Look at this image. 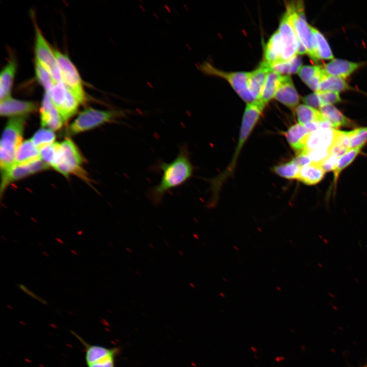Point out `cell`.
I'll list each match as a JSON object with an SVG mask.
<instances>
[{
	"label": "cell",
	"mask_w": 367,
	"mask_h": 367,
	"mask_svg": "<svg viewBox=\"0 0 367 367\" xmlns=\"http://www.w3.org/2000/svg\"><path fill=\"white\" fill-rule=\"evenodd\" d=\"M156 168L162 173L161 180L148 192V197L155 204L160 203L168 192L188 181L195 170L186 144L179 146L178 153L172 161L161 162Z\"/></svg>",
	"instance_id": "cell-1"
},
{
	"label": "cell",
	"mask_w": 367,
	"mask_h": 367,
	"mask_svg": "<svg viewBox=\"0 0 367 367\" xmlns=\"http://www.w3.org/2000/svg\"><path fill=\"white\" fill-rule=\"evenodd\" d=\"M25 118H11L4 127L0 142L1 172L7 170L15 163L17 151L23 142Z\"/></svg>",
	"instance_id": "cell-2"
},
{
	"label": "cell",
	"mask_w": 367,
	"mask_h": 367,
	"mask_svg": "<svg viewBox=\"0 0 367 367\" xmlns=\"http://www.w3.org/2000/svg\"><path fill=\"white\" fill-rule=\"evenodd\" d=\"M127 110H99L88 108L81 112L69 127L71 135L77 134L126 116Z\"/></svg>",
	"instance_id": "cell-3"
},
{
	"label": "cell",
	"mask_w": 367,
	"mask_h": 367,
	"mask_svg": "<svg viewBox=\"0 0 367 367\" xmlns=\"http://www.w3.org/2000/svg\"><path fill=\"white\" fill-rule=\"evenodd\" d=\"M286 12L298 39L305 47L307 54L314 62L318 61L314 50L313 36L310 25L306 21L304 5L301 1L286 2Z\"/></svg>",
	"instance_id": "cell-4"
},
{
	"label": "cell",
	"mask_w": 367,
	"mask_h": 367,
	"mask_svg": "<svg viewBox=\"0 0 367 367\" xmlns=\"http://www.w3.org/2000/svg\"><path fill=\"white\" fill-rule=\"evenodd\" d=\"M198 68L205 74L225 79L247 103L257 100L248 88L249 72H225L216 68L207 62L199 65Z\"/></svg>",
	"instance_id": "cell-5"
},
{
	"label": "cell",
	"mask_w": 367,
	"mask_h": 367,
	"mask_svg": "<svg viewBox=\"0 0 367 367\" xmlns=\"http://www.w3.org/2000/svg\"><path fill=\"white\" fill-rule=\"evenodd\" d=\"M54 51L60 68L62 82L80 104H84L86 101V96L82 80L77 69L66 54L56 49H54Z\"/></svg>",
	"instance_id": "cell-6"
},
{
	"label": "cell",
	"mask_w": 367,
	"mask_h": 367,
	"mask_svg": "<svg viewBox=\"0 0 367 367\" xmlns=\"http://www.w3.org/2000/svg\"><path fill=\"white\" fill-rule=\"evenodd\" d=\"M61 144L60 156L54 169L66 177L74 174L86 179V172L82 167L83 159L75 144L71 140L66 139Z\"/></svg>",
	"instance_id": "cell-7"
},
{
	"label": "cell",
	"mask_w": 367,
	"mask_h": 367,
	"mask_svg": "<svg viewBox=\"0 0 367 367\" xmlns=\"http://www.w3.org/2000/svg\"><path fill=\"white\" fill-rule=\"evenodd\" d=\"M71 332L85 349L87 367H116V359L121 351L120 347L109 348L98 345L89 344L75 332Z\"/></svg>",
	"instance_id": "cell-8"
},
{
	"label": "cell",
	"mask_w": 367,
	"mask_h": 367,
	"mask_svg": "<svg viewBox=\"0 0 367 367\" xmlns=\"http://www.w3.org/2000/svg\"><path fill=\"white\" fill-rule=\"evenodd\" d=\"M35 60L51 75L56 83L62 82L54 49L51 48L38 25L35 23Z\"/></svg>",
	"instance_id": "cell-9"
},
{
	"label": "cell",
	"mask_w": 367,
	"mask_h": 367,
	"mask_svg": "<svg viewBox=\"0 0 367 367\" xmlns=\"http://www.w3.org/2000/svg\"><path fill=\"white\" fill-rule=\"evenodd\" d=\"M48 92L64 122L76 113L80 103L62 82L55 83Z\"/></svg>",
	"instance_id": "cell-10"
},
{
	"label": "cell",
	"mask_w": 367,
	"mask_h": 367,
	"mask_svg": "<svg viewBox=\"0 0 367 367\" xmlns=\"http://www.w3.org/2000/svg\"><path fill=\"white\" fill-rule=\"evenodd\" d=\"M266 105L259 99L247 103L242 121L237 148L229 169L232 170L240 150L259 119Z\"/></svg>",
	"instance_id": "cell-11"
},
{
	"label": "cell",
	"mask_w": 367,
	"mask_h": 367,
	"mask_svg": "<svg viewBox=\"0 0 367 367\" xmlns=\"http://www.w3.org/2000/svg\"><path fill=\"white\" fill-rule=\"evenodd\" d=\"M49 167L40 159L28 163L13 165L7 170L1 172V195L11 182L38 172L46 170Z\"/></svg>",
	"instance_id": "cell-12"
},
{
	"label": "cell",
	"mask_w": 367,
	"mask_h": 367,
	"mask_svg": "<svg viewBox=\"0 0 367 367\" xmlns=\"http://www.w3.org/2000/svg\"><path fill=\"white\" fill-rule=\"evenodd\" d=\"M278 30L283 43L281 59V62H283L297 56L298 46L297 35L286 12L281 19Z\"/></svg>",
	"instance_id": "cell-13"
},
{
	"label": "cell",
	"mask_w": 367,
	"mask_h": 367,
	"mask_svg": "<svg viewBox=\"0 0 367 367\" xmlns=\"http://www.w3.org/2000/svg\"><path fill=\"white\" fill-rule=\"evenodd\" d=\"M40 124L42 128L53 131L60 129L64 121L53 104L49 94L45 91L40 109Z\"/></svg>",
	"instance_id": "cell-14"
},
{
	"label": "cell",
	"mask_w": 367,
	"mask_h": 367,
	"mask_svg": "<svg viewBox=\"0 0 367 367\" xmlns=\"http://www.w3.org/2000/svg\"><path fill=\"white\" fill-rule=\"evenodd\" d=\"M37 104L32 101L13 98L11 97L1 101L0 114L2 116L23 117L35 112Z\"/></svg>",
	"instance_id": "cell-15"
},
{
	"label": "cell",
	"mask_w": 367,
	"mask_h": 367,
	"mask_svg": "<svg viewBox=\"0 0 367 367\" xmlns=\"http://www.w3.org/2000/svg\"><path fill=\"white\" fill-rule=\"evenodd\" d=\"M274 98L290 109L296 110L299 96L290 76L281 75Z\"/></svg>",
	"instance_id": "cell-16"
},
{
	"label": "cell",
	"mask_w": 367,
	"mask_h": 367,
	"mask_svg": "<svg viewBox=\"0 0 367 367\" xmlns=\"http://www.w3.org/2000/svg\"><path fill=\"white\" fill-rule=\"evenodd\" d=\"M335 135L334 128L321 129L310 134L303 151L308 153L310 151L323 148L330 149Z\"/></svg>",
	"instance_id": "cell-17"
},
{
	"label": "cell",
	"mask_w": 367,
	"mask_h": 367,
	"mask_svg": "<svg viewBox=\"0 0 367 367\" xmlns=\"http://www.w3.org/2000/svg\"><path fill=\"white\" fill-rule=\"evenodd\" d=\"M361 65L362 64L360 63L334 59L322 66L324 71L327 75L345 79Z\"/></svg>",
	"instance_id": "cell-18"
},
{
	"label": "cell",
	"mask_w": 367,
	"mask_h": 367,
	"mask_svg": "<svg viewBox=\"0 0 367 367\" xmlns=\"http://www.w3.org/2000/svg\"><path fill=\"white\" fill-rule=\"evenodd\" d=\"M309 135L305 126L299 123L291 126L285 133L290 146L298 154L305 149Z\"/></svg>",
	"instance_id": "cell-19"
},
{
	"label": "cell",
	"mask_w": 367,
	"mask_h": 367,
	"mask_svg": "<svg viewBox=\"0 0 367 367\" xmlns=\"http://www.w3.org/2000/svg\"><path fill=\"white\" fill-rule=\"evenodd\" d=\"M271 71L270 67L262 62L257 68L249 72L248 88L256 99H259L268 73Z\"/></svg>",
	"instance_id": "cell-20"
},
{
	"label": "cell",
	"mask_w": 367,
	"mask_h": 367,
	"mask_svg": "<svg viewBox=\"0 0 367 367\" xmlns=\"http://www.w3.org/2000/svg\"><path fill=\"white\" fill-rule=\"evenodd\" d=\"M283 52V43L279 30L270 37L266 45L264 59L263 62L270 67L280 62Z\"/></svg>",
	"instance_id": "cell-21"
},
{
	"label": "cell",
	"mask_w": 367,
	"mask_h": 367,
	"mask_svg": "<svg viewBox=\"0 0 367 367\" xmlns=\"http://www.w3.org/2000/svg\"><path fill=\"white\" fill-rule=\"evenodd\" d=\"M16 62L11 59L1 72L0 99L1 101L11 97V90L16 71Z\"/></svg>",
	"instance_id": "cell-22"
},
{
	"label": "cell",
	"mask_w": 367,
	"mask_h": 367,
	"mask_svg": "<svg viewBox=\"0 0 367 367\" xmlns=\"http://www.w3.org/2000/svg\"><path fill=\"white\" fill-rule=\"evenodd\" d=\"M323 72L322 66L305 65L301 67L298 73L307 86L317 92Z\"/></svg>",
	"instance_id": "cell-23"
},
{
	"label": "cell",
	"mask_w": 367,
	"mask_h": 367,
	"mask_svg": "<svg viewBox=\"0 0 367 367\" xmlns=\"http://www.w3.org/2000/svg\"><path fill=\"white\" fill-rule=\"evenodd\" d=\"M325 173L320 165L311 163L300 169L297 179L306 185H313L323 179Z\"/></svg>",
	"instance_id": "cell-24"
},
{
	"label": "cell",
	"mask_w": 367,
	"mask_h": 367,
	"mask_svg": "<svg viewBox=\"0 0 367 367\" xmlns=\"http://www.w3.org/2000/svg\"><path fill=\"white\" fill-rule=\"evenodd\" d=\"M39 159V149L31 139L26 140L23 141L17 151L14 165L28 163Z\"/></svg>",
	"instance_id": "cell-25"
},
{
	"label": "cell",
	"mask_w": 367,
	"mask_h": 367,
	"mask_svg": "<svg viewBox=\"0 0 367 367\" xmlns=\"http://www.w3.org/2000/svg\"><path fill=\"white\" fill-rule=\"evenodd\" d=\"M351 88L345 79L327 75L324 71L317 92H339Z\"/></svg>",
	"instance_id": "cell-26"
},
{
	"label": "cell",
	"mask_w": 367,
	"mask_h": 367,
	"mask_svg": "<svg viewBox=\"0 0 367 367\" xmlns=\"http://www.w3.org/2000/svg\"><path fill=\"white\" fill-rule=\"evenodd\" d=\"M313 36V47L318 60H333V55L327 40L321 33L310 25Z\"/></svg>",
	"instance_id": "cell-27"
},
{
	"label": "cell",
	"mask_w": 367,
	"mask_h": 367,
	"mask_svg": "<svg viewBox=\"0 0 367 367\" xmlns=\"http://www.w3.org/2000/svg\"><path fill=\"white\" fill-rule=\"evenodd\" d=\"M319 110L325 119L332 124L334 128L351 125L350 120L332 104L323 105Z\"/></svg>",
	"instance_id": "cell-28"
},
{
	"label": "cell",
	"mask_w": 367,
	"mask_h": 367,
	"mask_svg": "<svg viewBox=\"0 0 367 367\" xmlns=\"http://www.w3.org/2000/svg\"><path fill=\"white\" fill-rule=\"evenodd\" d=\"M281 75L276 72L271 71L268 73L267 78L259 100L266 104L274 97L278 87Z\"/></svg>",
	"instance_id": "cell-29"
},
{
	"label": "cell",
	"mask_w": 367,
	"mask_h": 367,
	"mask_svg": "<svg viewBox=\"0 0 367 367\" xmlns=\"http://www.w3.org/2000/svg\"><path fill=\"white\" fill-rule=\"evenodd\" d=\"M350 131L335 129V138L330 148V154L340 158L350 149Z\"/></svg>",
	"instance_id": "cell-30"
},
{
	"label": "cell",
	"mask_w": 367,
	"mask_h": 367,
	"mask_svg": "<svg viewBox=\"0 0 367 367\" xmlns=\"http://www.w3.org/2000/svg\"><path fill=\"white\" fill-rule=\"evenodd\" d=\"M295 110L299 123L302 125L314 121L322 122L326 120L320 111L306 104H300Z\"/></svg>",
	"instance_id": "cell-31"
},
{
	"label": "cell",
	"mask_w": 367,
	"mask_h": 367,
	"mask_svg": "<svg viewBox=\"0 0 367 367\" xmlns=\"http://www.w3.org/2000/svg\"><path fill=\"white\" fill-rule=\"evenodd\" d=\"M61 149V144L59 142L45 146L39 149L40 159L54 168L59 160Z\"/></svg>",
	"instance_id": "cell-32"
},
{
	"label": "cell",
	"mask_w": 367,
	"mask_h": 367,
	"mask_svg": "<svg viewBox=\"0 0 367 367\" xmlns=\"http://www.w3.org/2000/svg\"><path fill=\"white\" fill-rule=\"evenodd\" d=\"M302 67L301 59L297 56L281 62L276 63L270 67L271 70L280 74H292L298 73Z\"/></svg>",
	"instance_id": "cell-33"
},
{
	"label": "cell",
	"mask_w": 367,
	"mask_h": 367,
	"mask_svg": "<svg viewBox=\"0 0 367 367\" xmlns=\"http://www.w3.org/2000/svg\"><path fill=\"white\" fill-rule=\"evenodd\" d=\"M362 148H351L339 158L336 166L333 170L335 184H336L340 172L355 160Z\"/></svg>",
	"instance_id": "cell-34"
},
{
	"label": "cell",
	"mask_w": 367,
	"mask_h": 367,
	"mask_svg": "<svg viewBox=\"0 0 367 367\" xmlns=\"http://www.w3.org/2000/svg\"><path fill=\"white\" fill-rule=\"evenodd\" d=\"M56 135L53 130L42 128L38 129L31 139L34 145L39 149L47 145L54 143Z\"/></svg>",
	"instance_id": "cell-35"
},
{
	"label": "cell",
	"mask_w": 367,
	"mask_h": 367,
	"mask_svg": "<svg viewBox=\"0 0 367 367\" xmlns=\"http://www.w3.org/2000/svg\"><path fill=\"white\" fill-rule=\"evenodd\" d=\"M35 72L36 78L45 91H49L56 82L49 72L35 60Z\"/></svg>",
	"instance_id": "cell-36"
},
{
	"label": "cell",
	"mask_w": 367,
	"mask_h": 367,
	"mask_svg": "<svg viewBox=\"0 0 367 367\" xmlns=\"http://www.w3.org/2000/svg\"><path fill=\"white\" fill-rule=\"evenodd\" d=\"M300 169L292 160L288 163L274 167L273 171L282 177L287 179H297Z\"/></svg>",
	"instance_id": "cell-37"
},
{
	"label": "cell",
	"mask_w": 367,
	"mask_h": 367,
	"mask_svg": "<svg viewBox=\"0 0 367 367\" xmlns=\"http://www.w3.org/2000/svg\"><path fill=\"white\" fill-rule=\"evenodd\" d=\"M367 141V127L355 128L350 131V147H362Z\"/></svg>",
	"instance_id": "cell-38"
},
{
	"label": "cell",
	"mask_w": 367,
	"mask_h": 367,
	"mask_svg": "<svg viewBox=\"0 0 367 367\" xmlns=\"http://www.w3.org/2000/svg\"><path fill=\"white\" fill-rule=\"evenodd\" d=\"M316 92L318 94L322 106L337 103L342 101L339 92L331 91Z\"/></svg>",
	"instance_id": "cell-39"
},
{
	"label": "cell",
	"mask_w": 367,
	"mask_h": 367,
	"mask_svg": "<svg viewBox=\"0 0 367 367\" xmlns=\"http://www.w3.org/2000/svg\"><path fill=\"white\" fill-rule=\"evenodd\" d=\"M308 154L312 163L320 165L330 155V149H317L309 151Z\"/></svg>",
	"instance_id": "cell-40"
},
{
	"label": "cell",
	"mask_w": 367,
	"mask_h": 367,
	"mask_svg": "<svg viewBox=\"0 0 367 367\" xmlns=\"http://www.w3.org/2000/svg\"><path fill=\"white\" fill-rule=\"evenodd\" d=\"M303 101L305 104L316 109H320L322 106L318 94L316 92L304 96Z\"/></svg>",
	"instance_id": "cell-41"
},
{
	"label": "cell",
	"mask_w": 367,
	"mask_h": 367,
	"mask_svg": "<svg viewBox=\"0 0 367 367\" xmlns=\"http://www.w3.org/2000/svg\"><path fill=\"white\" fill-rule=\"evenodd\" d=\"M339 158L335 155L330 154L320 165L325 172L331 171H333L336 166Z\"/></svg>",
	"instance_id": "cell-42"
},
{
	"label": "cell",
	"mask_w": 367,
	"mask_h": 367,
	"mask_svg": "<svg viewBox=\"0 0 367 367\" xmlns=\"http://www.w3.org/2000/svg\"><path fill=\"white\" fill-rule=\"evenodd\" d=\"M292 161L300 168L312 163L308 153L303 151L298 153Z\"/></svg>",
	"instance_id": "cell-43"
},
{
	"label": "cell",
	"mask_w": 367,
	"mask_h": 367,
	"mask_svg": "<svg viewBox=\"0 0 367 367\" xmlns=\"http://www.w3.org/2000/svg\"><path fill=\"white\" fill-rule=\"evenodd\" d=\"M320 123L321 122L314 121L306 123L304 125L309 132V133L311 134L317 130L319 128Z\"/></svg>",
	"instance_id": "cell-44"
},
{
	"label": "cell",
	"mask_w": 367,
	"mask_h": 367,
	"mask_svg": "<svg viewBox=\"0 0 367 367\" xmlns=\"http://www.w3.org/2000/svg\"><path fill=\"white\" fill-rule=\"evenodd\" d=\"M364 367H367V361L366 363L364 364Z\"/></svg>",
	"instance_id": "cell-45"
}]
</instances>
